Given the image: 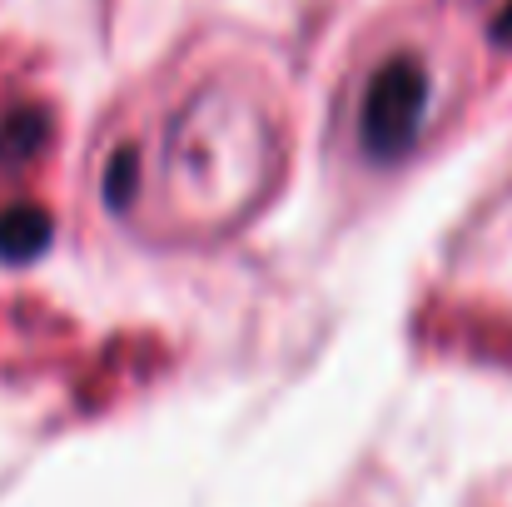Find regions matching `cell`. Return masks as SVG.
Wrapping results in <instances>:
<instances>
[{
	"label": "cell",
	"instance_id": "obj_2",
	"mask_svg": "<svg viewBox=\"0 0 512 507\" xmlns=\"http://www.w3.org/2000/svg\"><path fill=\"white\" fill-rule=\"evenodd\" d=\"M45 244V219L35 209H15L0 219V254L5 259H30Z\"/></svg>",
	"mask_w": 512,
	"mask_h": 507
},
{
	"label": "cell",
	"instance_id": "obj_1",
	"mask_svg": "<svg viewBox=\"0 0 512 507\" xmlns=\"http://www.w3.org/2000/svg\"><path fill=\"white\" fill-rule=\"evenodd\" d=\"M418 110H423V75L413 65L383 70L373 95H368V115H363L368 145L373 150H398L418 130Z\"/></svg>",
	"mask_w": 512,
	"mask_h": 507
}]
</instances>
